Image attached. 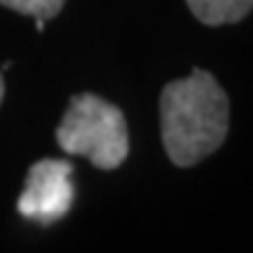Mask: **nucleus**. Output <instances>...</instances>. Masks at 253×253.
I'll list each match as a JSON object with an SVG mask.
<instances>
[{"instance_id": "f03ea898", "label": "nucleus", "mask_w": 253, "mask_h": 253, "mask_svg": "<svg viewBox=\"0 0 253 253\" xmlns=\"http://www.w3.org/2000/svg\"><path fill=\"white\" fill-rule=\"evenodd\" d=\"M57 145L67 155H83L101 170L119 168L129 155V132L119 106L93 93L73 96L57 126Z\"/></svg>"}, {"instance_id": "7ed1b4c3", "label": "nucleus", "mask_w": 253, "mask_h": 253, "mask_svg": "<svg viewBox=\"0 0 253 253\" xmlns=\"http://www.w3.org/2000/svg\"><path fill=\"white\" fill-rule=\"evenodd\" d=\"M75 202L73 186V163L70 160H54L44 158L37 160L29 173L26 186L18 197V214L37 225L60 222L70 212Z\"/></svg>"}, {"instance_id": "20e7f679", "label": "nucleus", "mask_w": 253, "mask_h": 253, "mask_svg": "<svg viewBox=\"0 0 253 253\" xmlns=\"http://www.w3.org/2000/svg\"><path fill=\"white\" fill-rule=\"evenodd\" d=\"M191 13L207 26L235 24L253 10V0H186Z\"/></svg>"}, {"instance_id": "39448f33", "label": "nucleus", "mask_w": 253, "mask_h": 253, "mask_svg": "<svg viewBox=\"0 0 253 253\" xmlns=\"http://www.w3.org/2000/svg\"><path fill=\"white\" fill-rule=\"evenodd\" d=\"M0 5H5L16 13H24V16H34V18H52L62 10L65 0H0Z\"/></svg>"}, {"instance_id": "f257e3e1", "label": "nucleus", "mask_w": 253, "mask_h": 253, "mask_svg": "<svg viewBox=\"0 0 253 253\" xmlns=\"http://www.w3.org/2000/svg\"><path fill=\"white\" fill-rule=\"evenodd\" d=\"M227 129L230 98L212 73L194 67L160 90V137L173 166H197L225 142Z\"/></svg>"}, {"instance_id": "423d86ee", "label": "nucleus", "mask_w": 253, "mask_h": 253, "mask_svg": "<svg viewBox=\"0 0 253 253\" xmlns=\"http://www.w3.org/2000/svg\"><path fill=\"white\" fill-rule=\"evenodd\" d=\"M3 93H5V83H3V70H0V103H3Z\"/></svg>"}]
</instances>
